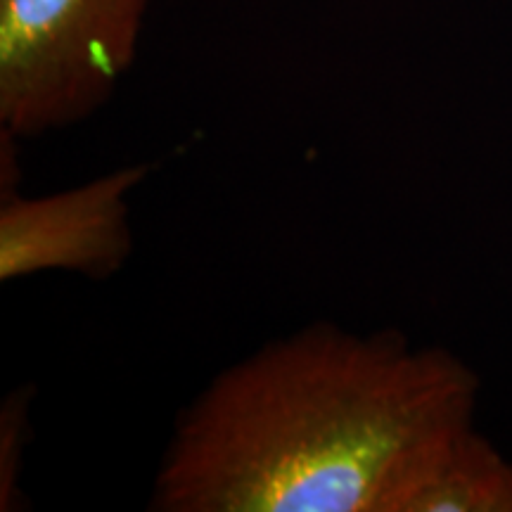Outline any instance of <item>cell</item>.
<instances>
[{"label":"cell","mask_w":512,"mask_h":512,"mask_svg":"<svg viewBox=\"0 0 512 512\" xmlns=\"http://www.w3.org/2000/svg\"><path fill=\"white\" fill-rule=\"evenodd\" d=\"M150 0H0V133L64 131L110 102Z\"/></svg>","instance_id":"obj_2"},{"label":"cell","mask_w":512,"mask_h":512,"mask_svg":"<svg viewBox=\"0 0 512 512\" xmlns=\"http://www.w3.org/2000/svg\"><path fill=\"white\" fill-rule=\"evenodd\" d=\"M475 370L396 330L318 323L242 358L183 408L159 512H403L475 425Z\"/></svg>","instance_id":"obj_1"},{"label":"cell","mask_w":512,"mask_h":512,"mask_svg":"<svg viewBox=\"0 0 512 512\" xmlns=\"http://www.w3.org/2000/svg\"><path fill=\"white\" fill-rule=\"evenodd\" d=\"M403 512H512V463L467 427L441 448Z\"/></svg>","instance_id":"obj_4"},{"label":"cell","mask_w":512,"mask_h":512,"mask_svg":"<svg viewBox=\"0 0 512 512\" xmlns=\"http://www.w3.org/2000/svg\"><path fill=\"white\" fill-rule=\"evenodd\" d=\"M147 166H121L110 174L43 197L17 195L3 174L0 202V280L69 271L110 278L133 249L131 195Z\"/></svg>","instance_id":"obj_3"},{"label":"cell","mask_w":512,"mask_h":512,"mask_svg":"<svg viewBox=\"0 0 512 512\" xmlns=\"http://www.w3.org/2000/svg\"><path fill=\"white\" fill-rule=\"evenodd\" d=\"M29 401L27 392H17L10 396L8 406L3 408V456H0V503L3 510L15 508V491H17V470L19 458L17 453L22 451V441L17 439V432L27 422Z\"/></svg>","instance_id":"obj_5"}]
</instances>
